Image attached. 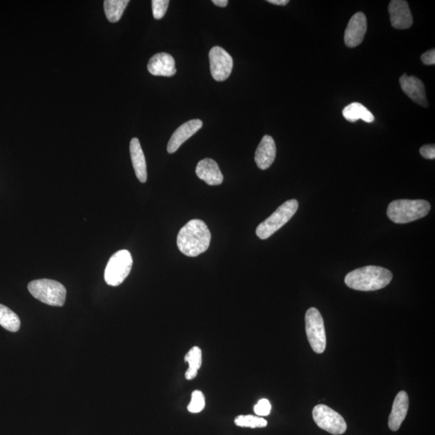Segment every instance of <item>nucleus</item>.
Wrapping results in <instances>:
<instances>
[{
	"label": "nucleus",
	"mask_w": 435,
	"mask_h": 435,
	"mask_svg": "<svg viewBox=\"0 0 435 435\" xmlns=\"http://www.w3.org/2000/svg\"><path fill=\"white\" fill-rule=\"evenodd\" d=\"M133 260L128 250H120L111 255L105 269L104 278L110 287H118L128 278Z\"/></svg>",
	"instance_id": "6"
},
{
	"label": "nucleus",
	"mask_w": 435,
	"mask_h": 435,
	"mask_svg": "<svg viewBox=\"0 0 435 435\" xmlns=\"http://www.w3.org/2000/svg\"><path fill=\"white\" fill-rule=\"evenodd\" d=\"M169 1L168 0H153V14L156 19H161L167 12Z\"/></svg>",
	"instance_id": "25"
},
{
	"label": "nucleus",
	"mask_w": 435,
	"mask_h": 435,
	"mask_svg": "<svg viewBox=\"0 0 435 435\" xmlns=\"http://www.w3.org/2000/svg\"><path fill=\"white\" fill-rule=\"evenodd\" d=\"M202 121L200 119H191L181 125L169 139L167 146L168 153H175L183 143H185L187 139L202 128Z\"/></svg>",
	"instance_id": "12"
},
{
	"label": "nucleus",
	"mask_w": 435,
	"mask_h": 435,
	"mask_svg": "<svg viewBox=\"0 0 435 435\" xmlns=\"http://www.w3.org/2000/svg\"><path fill=\"white\" fill-rule=\"evenodd\" d=\"M420 153L425 159L434 160L435 158V146L434 144L424 145L420 148Z\"/></svg>",
	"instance_id": "27"
},
{
	"label": "nucleus",
	"mask_w": 435,
	"mask_h": 435,
	"mask_svg": "<svg viewBox=\"0 0 435 435\" xmlns=\"http://www.w3.org/2000/svg\"><path fill=\"white\" fill-rule=\"evenodd\" d=\"M268 2L278 6H285L289 3V0H268Z\"/></svg>",
	"instance_id": "29"
},
{
	"label": "nucleus",
	"mask_w": 435,
	"mask_h": 435,
	"mask_svg": "<svg viewBox=\"0 0 435 435\" xmlns=\"http://www.w3.org/2000/svg\"><path fill=\"white\" fill-rule=\"evenodd\" d=\"M425 65L432 66L435 64V50H430L427 52L423 53L422 57H420Z\"/></svg>",
	"instance_id": "28"
},
{
	"label": "nucleus",
	"mask_w": 435,
	"mask_h": 435,
	"mask_svg": "<svg viewBox=\"0 0 435 435\" xmlns=\"http://www.w3.org/2000/svg\"><path fill=\"white\" fill-rule=\"evenodd\" d=\"M313 418L319 428L334 435L345 434L347 423L336 411L325 405H318L313 409Z\"/></svg>",
	"instance_id": "8"
},
{
	"label": "nucleus",
	"mask_w": 435,
	"mask_h": 435,
	"mask_svg": "<svg viewBox=\"0 0 435 435\" xmlns=\"http://www.w3.org/2000/svg\"><path fill=\"white\" fill-rule=\"evenodd\" d=\"M271 409H272V406H271L269 400L265 398L260 399L258 404L254 406V412L259 417H265V416L269 415Z\"/></svg>",
	"instance_id": "26"
},
{
	"label": "nucleus",
	"mask_w": 435,
	"mask_h": 435,
	"mask_svg": "<svg viewBox=\"0 0 435 435\" xmlns=\"http://www.w3.org/2000/svg\"><path fill=\"white\" fill-rule=\"evenodd\" d=\"M306 331L309 345L318 354L325 351L327 336L322 314L316 308H309L304 317Z\"/></svg>",
	"instance_id": "7"
},
{
	"label": "nucleus",
	"mask_w": 435,
	"mask_h": 435,
	"mask_svg": "<svg viewBox=\"0 0 435 435\" xmlns=\"http://www.w3.org/2000/svg\"><path fill=\"white\" fill-rule=\"evenodd\" d=\"M393 279L389 270L379 266H366L351 271L345 277L348 287L359 291H375L387 287Z\"/></svg>",
	"instance_id": "2"
},
{
	"label": "nucleus",
	"mask_w": 435,
	"mask_h": 435,
	"mask_svg": "<svg viewBox=\"0 0 435 435\" xmlns=\"http://www.w3.org/2000/svg\"><path fill=\"white\" fill-rule=\"evenodd\" d=\"M148 70L154 76L172 77L177 72L175 60L168 53H157L150 58Z\"/></svg>",
	"instance_id": "14"
},
{
	"label": "nucleus",
	"mask_w": 435,
	"mask_h": 435,
	"mask_svg": "<svg viewBox=\"0 0 435 435\" xmlns=\"http://www.w3.org/2000/svg\"><path fill=\"white\" fill-rule=\"evenodd\" d=\"M196 174L198 178L209 186H219L224 181V176L214 160L206 158L197 163Z\"/></svg>",
	"instance_id": "15"
},
{
	"label": "nucleus",
	"mask_w": 435,
	"mask_h": 435,
	"mask_svg": "<svg viewBox=\"0 0 435 435\" xmlns=\"http://www.w3.org/2000/svg\"><path fill=\"white\" fill-rule=\"evenodd\" d=\"M401 89L411 99L420 106L427 108L428 103L423 82L417 77L404 75L400 79Z\"/></svg>",
	"instance_id": "13"
},
{
	"label": "nucleus",
	"mask_w": 435,
	"mask_h": 435,
	"mask_svg": "<svg viewBox=\"0 0 435 435\" xmlns=\"http://www.w3.org/2000/svg\"><path fill=\"white\" fill-rule=\"evenodd\" d=\"M211 240V231L205 222L192 220L179 231L177 244L182 253L195 258L209 248Z\"/></svg>",
	"instance_id": "1"
},
{
	"label": "nucleus",
	"mask_w": 435,
	"mask_h": 435,
	"mask_svg": "<svg viewBox=\"0 0 435 435\" xmlns=\"http://www.w3.org/2000/svg\"><path fill=\"white\" fill-rule=\"evenodd\" d=\"M130 154L135 175L140 182H147V164L144 154L137 138H133L130 142Z\"/></svg>",
	"instance_id": "18"
},
{
	"label": "nucleus",
	"mask_w": 435,
	"mask_h": 435,
	"mask_svg": "<svg viewBox=\"0 0 435 435\" xmlns=\"http://www.w3.org/2000/svg\"><path fill=\"white\" fill-rule=\"evenodd\" d=\"M237 427L245 428H264L267 427L268 422L259 416L240 415L235 419Z\"/></svg>",
	"instance_id": "23"
},
{
	"label": "nucleus",
	"mask_w": 435,
	"mask_h": 435,
	"mask_svg": "<svg viewBox=\"0 0 435 435\" xmlns=\"http://www.w3.org/2000/svg\"><path fill=\"white\" fill-rule=\"evenodd\" d=\"M185 360L188 364V369L186 371V378L188 380L195 379L200 369L202 362V350L198 347H193L188 351Z\"/></svg>",
	"instance_id": "20"
},
{
	"label": "nucleus",
	"mask_w": 435,
	"mask_h": 435,
	"mask_svg": "<svg viewBox=\"0 0 435 435\" xmlns=\"http://www.w3.org/2000/svg\"><path fill=\"white\" fill-rule=\"evenodd\" d=\"M409 409V396L405 391H400L396 394L389 418V427L393 432H396L407 415Z\"/></svg>",
	"instance_id": "17"
},
{
	"label": "nucleus",
	"mask_w": 435,
	"mask_h": 435,
	"mask_svg": "<svg viewBox=\"0 0 435 435\" xmlns=\"http://www.w3.org/2000/svg\"><path fill=\"white\" fill-rule=\"evenodd\" d=\"M206 405L205 396L200 390L193 391L191 395L190 404L188 405V410L191 413L197 414L204 409Z\"/></svg>",
	"instance_id": "24"
},
{
	"label": "nucleus",
	"mask_w": 435,
	"mask_h": 435,
	"mask_svg": "<svg viewBox=\"0 0 435 435\" xmlns=\"http://www.w3.org/2000/svg\"><path fill=\"white\" fill-rule=\"evenodd\" d=\"M212 3L220 8H225L227 6V4H229L227 0H213Z\"/></svg>",
	"instance_id": "30"
},
{
	"label": "nucleus",
	"mask_w": 435,
	"mask_h": 435,
	"mask_svg": "<svg viewBox=\"0 0 435 435\" xmlns=\"http://www.w3.org/2000/svg\"><path fill=\"white\" fill-rule=\"evenodd\" d=\"M430 208L429 202L425 200H395L389 205L387 215L395 224H408L427 216Z\"/></svg>",
	"instance_id": "3"
},
{
	"label": "nucleus",
	"mask_w": 435,
	"mask_h": 435,
	"mask_svg": "<svg viewBox=\"0 0 435 435\" xmlns=\"http://www.w3.org/2000/svg\"><path fill=\"white\" fill-rule=\"evenodd\" d=\"M392 26L396 29H407L412 26L413 16L408 3L403 0H393L389 5Z\"/></svg>",
	"instance_id": "11"
},
{
	"label": "nucleus",
	"mask_w": 435,
	"mask_h": 435,
	"mask_svg": "<svg viewBox=\"0 0 435 435\" xmlns=\"http://www.w3.org/2000/svg\"><path fill=\"white\" fill-rule=\"evenodd\" d=\"M128 3V0H106L104 12L108 21L111 23L118 22Z\"/></svg>",
	"instance_id": "21"
},
{
	"label": "nucleus",
	"mask_w": 435,
	"mask_h": 435,
	"mask_svg": "<svg viewBox=\"0 0 435 435\" xmlns=\"http://www.w3.org/2000/svg\"><path fill=\"white\" fill-rule=\"evenodd\" d=\"M0 325L11 332H17L21 327V320L17 314L1 304H0Z\"/></svg>",
	"instance_id": "22"
},
{
	"label": "nucleus",
	"mask_w": 435,
	"mask_h": 435,
	"mask_svg": "<svg viewBox=\"0 0 435 435\" xmlns=\"http://www.w3.org/2000/svg\"><path fill=\"white\" fill-rule=\"evenodd\" d=\"M342 115L349 122L362 119L366 123H371L374 121V115L367 110L364 105L359 103H353L346 106L342 110Z\"/></svg>",
	"instance_id": "19"
},
{
	"label": "nucleus",
	"mask_w": 435,
	"mask_h": 435,
	"mask_svg": "<svg viewBox=\"0 0 435 435\" xmlns=\"http://www.w3.org/2000/svg\"><path fill=\"white\" fill-rule=\"evenodd\" d=\"M277 148L274 139L270 135H266L261 139L255 154V162L260 169H267L272 166L275 161Z\"/></svg>",
	"instance_id": "16"
},
{
	"label": "nucleus",
	"mask_w": 435,
	"mask_h": 435,
	"mask_svg": "<svg viewBox=\"0 0 435 435\" xmlns=\"http://www.w3.org/2000/svg\"><path fill=\"white\" fill-rule=\"evenodd\" d=\"M28 291L43 303L52 307H62L65 304L66 289L56 280L40 279L32 280L28 285Z\"/></svg>",
	"instance_id": "4"
},
{
	"label": "nucleus",
	"mask_w": 435,
	"mask_h": 435,
	"mask_svg": "<svg viewBox=\"0 0 435 435\" xmlns=\"http://www.w3.org/2000/svg\"><path fill=\"white\" fill-rule=\"evenodd\" d=\"M298 209L296 200H288L280 205L267 220L258 226L255 233L260 239L266 240L273 235L280 229L292 219Z\"/></svg>",
	"instance_id": "5"
},
{
	"label": "nucleus",
	"mask_w": 435,
	"mask_h": 435,
	"mask_svg": "<svg viewBox=\"0 0 435 435\" xmlns=\"http://www.w3.org/2000/svg\"><path fill=\"white\" fill-rule=\"evenodd\" d=\"M367 18L362 12H357L353 16L347 24L345 34L346 46L355 48L364 40L367 32Z\"/></svg>",
	"instance_id": "10"
},
{
	"label": "nucleus",
	"mask_w": 435,
	"mask_h": 435,
	"mask_svg": "<svg viewBox=\"0 0 435 435\" xmlns=\"http://www.w3.org/2000/svg\"><path fill=\"white\" fill-rule=\"evenodd\" d=\"M211 72L215 81H222L229 79L233 59L224 48L219 46L213 47L209 52Z\"/></svg>",
	"instance_id": "9"
}]
</instances>
